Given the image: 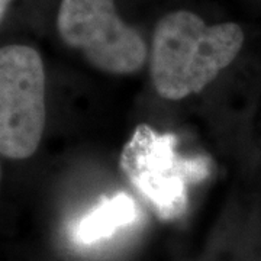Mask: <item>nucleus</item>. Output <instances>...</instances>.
<instances>
[{
  "instance_id": "nucleus-1",
  "label": "nucleus",
  "mask_w": 261,
  "mask_h": 261,
  "mask_svg": "<svg viewBox=\"0 0 261 261\" xmlns=\"http://www.w3.org/2000/svg\"><path fill=\"white\" fill-rule=\"evenodd\" d=\"M244 39L238 23L206 25L190 10L167 13L157 23L151 44V77L157 93L180 100L202 92L237 58Z\"/></svg>"
},
{
  "instance_id": "nucleus-3",
  "label": "nucleus",
  "mask_w": 261,
  "mask_h": 261,
  "mask_svg": "<svg viewBox=\"0 0 261 261\" xmlns=\"http://www.w3.org/2000/svg\"><path fill=\"white\" fill-rule=\"evenodd\" d=\"M45 70L37 49L0 48V154L29 159L45 128Z\"/></svg>"
},
{
  "instance_id": "nucleus-4",
  "label": "nucleus",
  "mask_w": 261,
  "mask_h": 261,
  "mask_svg": "<svg viewBox=\"0 0 261 261\" xmlns=\"http://www.w3.org/2000/svg\"><path fill=\"white\" fill-rule=\"evenodd\" d=\"M57 29L65 45L100 71L132 74L145 64L147 44L122 20L115 0H61Z\"/></svg>"
},
{
  "instance_id": "nucleus-6",
  "label": "nucleus",
  "mask_w": 261,
  "mask_h": 261,
  "mask_svg": "<svg viewBox=\"0 0 261 261\" xmlns=\"http://www.w3.org/2000/svg\"><path fill=\"white\" fill-rule=\"evenodd\" d=\"M13 0H0V22L3 20L5 15H6V10L9 8V5Z\"/></svg>"
},
{
  "instance_id": "nucleus-5",
  "label": "nucleus",
  "mask_w": 261,
  "mask_h": 261,
  "mask_svg": "<svg viewBox=\"0 0 261 261\" xmlns=\"http://www.w3.org/2000/svg\"><path fill=\"white\" fill-rule=\"evenodd\" d=\"M138 207L135 200L125 192L103 197L89 212L75 221L70 237L73 243L82 247H90L111 238L121 228L135 222Z\"/></svg>"
},
{
  "instance_id": "nucleus-2",
  "label": "nucleus",
  "mask_w": 261,
  "mask_h": 261,
  "mask_svg": "<svg viewBox=\"0 0 261 261\" xmlns=\"http://www.w3.org/2000/svg\"><path fill=\"white\" fill-rule=\"evenodd\" d=\"M177 137L138 125L121 154V167L132 186L163 221L176 219L187 207L189 186L207 176V160L183 159Z\"/></svg>"
}]
</instances>
